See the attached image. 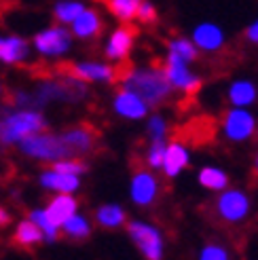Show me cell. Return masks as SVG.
<instances>
[{
  "label": "cell",
  "instance_id": "obj_36",
  "mask_svg": "<svg viewBox=\"0 0 258 260\" xmlns=\"http://www.w3.org/2000/svg\"><path fill=\"white\" fill-rule=\"evenodd\" d=\"M13 104L15 106H19V108H30V106H34V95L30 93V91H23V89H17L15 93H13Z\"/></svg>",
  "mask_w": 258,
  "mask_h": 260
},
{
  "label": "cell",
  "instance_id": "obj_27",
  "mask_svg": "<svg viewBox=\"0 0 258 260\" xmlns=\"http://www.w3.org/2000/svg\"><path fill=\"white\" fill-rule=\"evenodd\" d=\"M28 218L32 220V222H36V226L43 231V237H45V243H55L61 235V226L55 222L53 218L49 216L47 207H34V210H30Z\"/></svg>",
  "mask_w": 258,
  "mask_h": 260
},
{
  "label": "cell",
  "instance_id": "obj_23",
  "mask_svg": "<svg viewBox=\"0 0 258 260\" xmlns=\"http://www.w3.org/2000/svg\"><path fill=\"white\" fill-rule=\"evenodd\" d=\"M45 207H47L49 216L61 226L70 216H74L79 212V199H76L74 194H68V192H55L53 197L47 201Z\"/></svg>",
  "mask_w": 258,
  "mask_h": 260
},
{
  "label": "cell",
  "instance_id": "obj_21",
  "mask_svg": "<svg viewBox=\"0 0 258 260\" xmlns=\"http://www.w3.org/2000/svg\"><path fill=\"white\" fill-rule=\"evenodd\" d=\"M93 222H95L100 229L119 231V229L127 226L129 216H127V210H125L121 203H102V205L95 207Z\"/></svg>",
  "mask_w": 258,
  "mask_h": 260
},
{
  "label": "cell",
  "instance_id": "obj_12",
  "mask_svg": "<svg viewBox=\"0 0 258 260\" xmlns=\"http://www.w3.org/2000/svg\"><path fill=\"white\" fill-rule=\"evenodd\" d=\"M68 72L85 83H119V76H121V70H117L112 63L93 61V59L74 61L68 66Z\"/></svg>",
  "mask_w": 258,
  "mask_h": 260
},
{
  "label": "cell",
  "instance_id": "obj_13",
  "mask_svg": "<svg viewBox=\"0 0 258 260\" xmlns=\"http://www.w3.org/2000/svg\"><path fill=\"white\" fill-rule=\"evenodd\" d=\"M136 45V30L129 23L117 25L104 43V57L108 61H125L134 51Z\"/></svg>",
  "mask_w": 258,
  "mask_h": 260
},
{
  "label": "cell",
  "instance_id": "obj_7",
  "mask_svg": "<svg viewBox=\"0 0 258 260\" xmlns=\"http://www.w3.org/2000/svg\"><path fill=\"white\" fill-rule=\"evenodd\" d=\"M74 36L70 28L61 23L49 25V28L38 30L32 38V47L43 59H61L70 53Z\"/></svg>",
  "mask_w": 258,
  "mask_h": 260
},
{
  "label": "cell",
  "instance_id": "obj_24",
  "mask_svg": "<svg viewBox=\"0 0 258 260\" xmlns=\"http://www.w3.org/2000/svg\"><path fill=\"white\" fill-rule=\"evenodd\" d=\"M13 243L19 245V248H36L38 243H45L43 231L36 226V222H32L30 218H23L15 224V231H13Z\"/></svg>",
  "mask_w": 258,
  "mask_h": 260
},
{
  "label": "cell",
  "instance_id": "obj_34",
  "mask_svg": "<svg viewBox=\"0 0 258 260\" xmlns=\"http://www.w3.org/2000/svg\"><path fill=\"white\" fill-rule=\"evenodd\" d=\"M159 17V13H157V7H154L150 0H142V5H140V11H138V21L140 23H154Z\"/></svg>",
  "mask_w": 258,
  "mask_h": 260
},
{
  "label": "cell",
  "instance_id": "obj_26",
  "mask_svg": "<svg viewBox=\"0 0 258 260\" xmlns=\"http://www.w3.org/2000/svg\"><path fill=\"white\" fill-rule=\"evenodd\" d=\"M165 53L167 55H174V57H180L188 63H197L201 51L197 49V45L192 43L190 36H174L167 41L165 45Z\"/></svg>",
  "mask_w": 258,
  "mask_h": 260
},
{
  "label": "cell",
  "instance_id": "obj_25",
  "mask_svg": "<svg viewBox=\"0 0 258 260\" xmlns=\"http://www.w3.org/2000/svg\"><path fill=\"white\" fill-rule=\"evenodd\" d=\"M93 220L81 214V212H76L74 216H70L66 222L61 224V235L63 237H68V239H74V241H83L87 237H91V231H93Z\"/></svg>",
  "mask_w": 258,
  "mask_h": 260
},
{
  "label": "cell",
  "instance_id": "obj_31",
  "mask_svg": "<svg viewBox=\"0 0 258 260\" xmlns=\"http://www.w3.org/2000/svg\"><path fill=\"white\" fill-rule=\"evenodd\" d=\"M197 260H233V252L227 243L210 239L197 250Z\"/></svg>",
  "mask_w": 258,
  "mask_h": 260
},
{
  "label": "cell",
  "instance_id": "obj_22",
  "mask_svg": "<svg viewBox=\"0 0 258 260\" xmlns=\"http://www.w3.org/2000/svg\"><path fill=\"white\" fill-rule=\"evenodd\" d=\"M197 184L210 192H222L231 186V174L220 165H203L197 172Z\"/></svg>",
  "mask_w": 258,
  "mask_h": 260
},
{
  "label": "cell",
  "instance_id": "obj_15",
  "mask_svg": "<svg viewBox=\"0 0 258 260\" xmlns=\"http://www.w3.org/2000/svg\"><path fill=\"white\" fill-rule=\"evenodd\" d=\"M190 161H192L190 146L182 140H172V142H167L161 174L167 180H176L178 176H182V172H186L190 167Z\"/></svg>",
  "mask_w": 258,
  "mask_h": 260
},
{
  "label": "cell",
  "instance_id": "obj_19",
  "mask_svg": "<svg viewBox=\"0 0 258 260\" xmlns=\"http://www.w3.org/2000/svg\"><path fill=\"white\" fill-rule=\"evenodd\" d=\"M38 184L49 192H68V194H76L81 188V176L74 174H63L57 172L55 167H47L38 176Z\"/></svg>",
  "mask_w": 258,
  "mask_h": 260
},
{
  "label": "cell",
  "instance_id": "obj_28",
  "mask_svg": "<svg viewBox=\"0 0 258 260\" xmlns=\"http://www.w3.org/2000/svg\"><path fill=\"white\" fill-rule=\"evenodd\" d=\"M87 9V5L83 0H57L53 5V17L57 23L61 25H72V21L81 15V13Z\"/></svg>",
  "mask_w": 258,
  "mask_h": 260
},
{
  "label": "cell",
  "instance_id": "obj_20",
  "mask_svg": "<svg viewBox=\"0 0 258 260\" xmlns=\"http://www.w3.org/2000/svg\"><path fill=\"white\" fill-rule=\"evenodd\" d=\"M102 30H104V19H102L100 11L93 9V7H87L70 25L72 36L76 38V41H83V43L98 38L102 34Z\"/></svg>",
  "mask_w": 258,
  "mask_h": 260
},
{
  "label": "cell",
  "instance_id": "obj_2",
  "mask_svg": "<svg viewBox=\"0 0 258 260\" xmlns=\"http://www.w3.org/2000/svg\"><path fill=\"white\" fill-rule=\"evenodd\" d=\"M47 129V119L41 108H13L0 114V146H19L25 138Z\"/></svg>",
  "mask_w": 258,
  "mask_h": 260
},
{
  "label": "cell",
  "instance_id": "obj_16",
  "mask_svg": "<svg viewBox=\"0 0 258 260\" xmlns=\"http://www.w3.org/2000/svg\"><path fill=\"white\" fill-rule=\"evenodd\" d=\"M32 45L19 34H0V63L19 66L30 59Z\"/></svg>",
  "mask_w": 258,
  "mask_h": 260
},
{
  "label": "cell",
  "instance_id": "obj_10",
  "mask_svg": "<svg viewBox=\"0 0 258 260\" xmlns=\"http://www.w3.org/2000/svg\"><path fill=\"white\" fill-rule=\"evenodd\" d=\"M192 38V43L197 45V49L205 55H218L227 49L229 36L220 23H216L212 19H203L195 23V28L188 34Z\"/></svg>",
  "mask_w": 258,
  "mask_h": 260
},
{
  "label": "cell",
  "instance_id": "obj_39",
  "mask_svg": "<svg viewBox=\"0 0 258 260\" xmlns=\"http://www.w3.org/2000/svg\"><path fill=\"white\" fill-rule=\"evenodd\" d=\"M3 93H5V89H3V83H0V98H3Z\"/></svg>",
  "mask_w": 258,
  "mask_h": 260
},
{
  "label": "cell",
  "instance_id": "obj_17",
  "mask_svg": "<svg viewBox=\"0 0 258 260\" xmlns=\"http://www.w3.org/2000/svg\"><path fill=\"white\" fill-rule=\"evenodd\" d=\"M34 106L43 108L49 106V104H57V102H74L72 91L68 89L66 81L63 79H45L36 85L34 89Z\"/></svg>",
  "mask_w": 258,
  "mask_h": 260
},
{
  "label": "cell",
  "instance_id": "obj_3",
  "mask_svg": "<svg viewBox=\"0 0 258 260\" xmlns=\"http://www.w3.org/2000/svg\"><path fill=\"white\" fill-rule=\"evenodd\" d=\"M212 212L218 222L227 226H241L252 218L254 212L252 194L241 186H229L222 192H216Z\"/></svg>",
  "mask_w": 258,
  "mask_h": 260
},
{
  "label": "cell",
  "instance_id": "obj_30",
  "mask_svg": "<svg viewBox=\"0 0 258 260\" xmlns=\"http://www.w3.org/2000/svg\"><path fill=\"white\" fill-rule=\"evenodd\" d=\"M170 138V121L167 116L161 112H150L146 119V140L154 142V140H165Z\"/></svg>",
  "mask_w": 258,
  "mask_h": 260
},
{
  "label": "cell",
  "instance_id": "obj_11",
  "mask_svg": "<svg viewBox=\"0 0 258 260\" xmlns=\"http://www.w3.org/2000/svg\"><path fill=\"white\" fill-rule=\"evenodd\" d=\"M150 106L142 100L138 93L129 91L125 87H119L114 91L112 95V112L119 116V119H125V121H146L148 114H150Z\"/></svg>",
  "mask_w": 258,
  "mask_h": 260
},
{
  "label": "cell",
  "instance_id": "obj_33",
  "mask_svg": "<svg viewBox=\"0 0 258 260\" xmlns=\"http://www.w3.org/2000/svg\"><path fill=\"white\" fill-rule=\"evenodd\" d=\"M51 167H55L57 172H63V174H74V176H83L87 172V163L81 161L79 157H66V159H59L55 161Z\"/></svg>",
  "mask_w": 258,
  "mask_h": 260
},
{
  "label": "cell",
  "instance_id": "obj_9",
  "mask_svg": "<svg viewBox=\"0 0 258 260\" xmlns=\"http://www.w3.org/2000/svg\"><path fill=\"white\" fill-rule=\"evenodd\" d=\"M161 190H163L161 180L150 167H140L129 178V199H132L136 207H142V210H148V207L157 203L161 197Z\"/></svg>",
  "mask_w": 258,
  "mask_h": 260
},
{
  "label": "cell",
  "instance_id": "obj_4",
  "mask_svg": "<svg viewBox=\"0 0 258 260\" xmlns=\"http://www.w3.org/2000/svg\"><path fill=\"white\" fill-rule=\"evenodd\" d=\"M218 134L231 146L248 144L258 136V114L252 108L229 106L218 121Z\"/></svg>",
  "mask_w": 258,
  "mask_h": 260
},
{
  "label": "cell",
  "instance_id": "obj_5",
  "mask_svg": "<svg viewBox=\"0 0 258 260\" xmlns=\"http://www.w3.org/2000/svg\"><path fill=\"white\" fill-rule=\"evenodd\" d=\"M127 237L134 243V248L140 252L144 260H165L167 239L161 226H157L150 220L134 218L127 222Z\"/></svg>",
  "mask_w": 258,
  "mask_h": 260
},
{
  "label": "cell",
  "instance_id": "obj_1",
  "mask_svg": "<svg viewBox=\"0 0 258 260\" xmlns=\"http://www.w3.org/2000/svg\"><path fill=\"white\" fill-rule=\"evenodd\" d=\"M119 87L138 93L152 110L165 106L174 98V87L167 81L163 63H144V66H132L119 76Z\"/></svg>",
  "mask_w": 258,
  "mask_h": 260
},
{
  "label": "cell",
  "instance_id": "obj_38",
  "mask_svg": "<svg viewBox=\"0 0 258 260\" xmlns=\"http://www.w3.org/2000/svg\"><path fill=\"white\" fill-rule=\"evenodd\" d=\"M252 174H254V178H258V148L254 150V154H252Z\"/></svg>",
  "mask_w": 258,
  "mask_h": 260
},
{
  "label": "cell",
  "instance_id": "obj_37",
  "mask_svg": "<svg viewBox=\"0 0 258 260\" xmlns=\"http://www.w3.org/2000/svg\"><path fill=\"white\" fill-rule=\"evenodd\" d=\"M11 220H13L11 212L7 210V207H3V205H0V229H7V226L11 224Z\"/></svg>",
  "mask_w": 258,
  "mask_h": 260
},
{
  "label": "cell",
  "instance_id": "obj_32",
  "mask_svg": "<svg viewBox=\"0 0 258 260\" xmlns=\"http://www.w3.org/2000/svg\"><path fill=\"white\" fill-rule=\"evenodd\" d=\"M170 142V140H167ZM167 142L165 140H154L146 144L144 150V165L150 167L154 172H161L163 167V159H165V150H167Z\"/></svg>",
  "mask_w": 258,
  "mask_h": 260
},
{
  "label": "cell",
  "instance_id": "obj_29",
  "mask_svg": "<svg viewBox=\"0 0 258 260\" xmlns=\"http://www.w3.org/2000/svg\"><path fill=\"white\" fill-rule=\"evenodd\" d=\"M140 5L142 0H106L110 15L121 23H132L134 19H138Z\"/></svg>",
  "mask_w": 258,
  "mask_h": 260
},
{
  "label": "cell",
  "instance_id": "obj_18",
  "mask_svg": "<svg viewBox=\"0 0 258 260\" xmlns=\"http://www.w3.org/2000/svg\"><path fill=\"white\" fill-rule=\"evenodd\" d=\"M61 138L76 157L93 152L98 146V134H95V129L89 125H74V127L63 129Z\"/></svg>",
  "mask_w": 258,
  "mask_h": 260
},
{
  "label": "cell",
  "instance_id": "obj_14",
  "mask_svg": "<svg viewBox=\"0 0 258 260\" xmlns=\"http://www.w3.org/2000/svg\"><path fill=\"white\" fill-rule=\"evenodd\" d=\"M227 106L233 108H254L258 104V83L248 76L231 79L224 89Z\"/></svg>",
  "mask_w": 258,
  "mask_h": 260
},
{
  "label": "cell",
  "instance_id": "obj_6",
  "mask_svg": "<svg viewBox=\"0 0 258 260\" xmlns=\"http://www.w3.org/2000/svg\"><path fill=\"white\" fill-rule=\"evenodd\" d=\"M17 148L25 159H32L38 163H49V165H53L55 161L66 159V157H76L68 148L66 142H63L61 134H51L47 129L41 134L25 138Z\"/></svg>",
  "mask_w": 258,
  "mask_h": 260
},
{
  "label": "cell",
  "instance_id": "obj_35",
  "mask_svg": "<svg viewBox=\"0 0 258 260\" xmlns=\"http://www.w3.org/2000/svg\"><path fill=\"white\" fill-rule=\"evenodd\" d=\"M241 38H243V43H248L250 47H258V15L243 28Z\"/></svg>",
  "mask_w": 258,
  "mask_h": 260
},
{
  "label": "cell",
  "instance_id": "obj_8",
  "mask_svg": "<svg viewBox=\"0 0 258 260\" xmlns=\"http://www.w3.org/2000/svg\"><path fill=\"white\" fill-rule=\"evenodd\" d=\"M163 70L167 74V81L174 87L176 93L180 95H195L199 93V89L203 87V76L197 72L195 63H188L180 57L167 55L163 59Z\"/></svg>",
  "mask_w": 258,
  "mask_h": 260
}]
</instances>
